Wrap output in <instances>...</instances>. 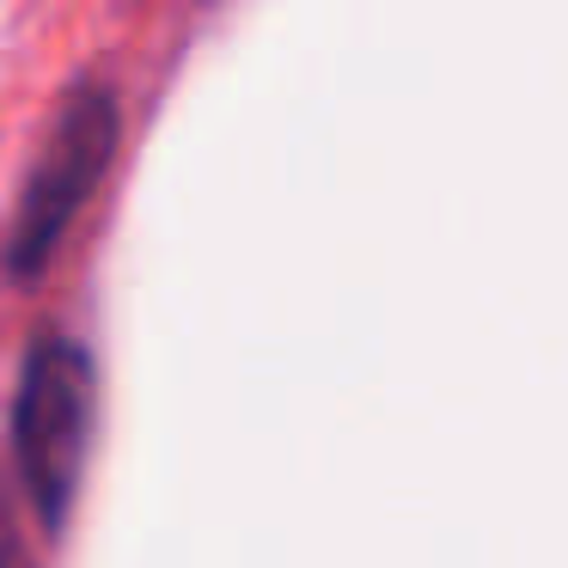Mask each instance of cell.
I'll return each mask as SVG.
<instances>
[{"mask_svg":"<svg viewBox=\"0 0 568 568\" xmlns=\"http://www.w3.org/2000/svg\"><path fill=\"white\" fill-rule=\"evenodd\" d=\"M116 135H123V111L104 80H80L74 92H62V111H55L43 148L31 153L7 233H0V275H38L55 257L68 226L80 221V209L111 172Z\"/></svg>","mask_w":568,"mask_h":568,"instance_id":"obj_1","label":"cell"},{"mask_svg":"<svg viewBox=\"0 0 568 568\" xmlns=\"http://www.w3.org/2000/svg\"><path fill=\"white\" fill-rule=\"evenodd\" d=\"M99 416V361L87 343L43 331L13 385V465L43 526H62Z\"/></svg>","mask_w":568,"mask_h":568,"instance_id":"obj_2","label":"cell"},{"mask_svg":"<svg viewBox=\"0 0 568 568\" xmlns=\"http://www.w3.org/2000/svg\"><path fill=\"white\" fill-rule=\"evenodd\" d=\"M0 568H26V556L13 544V526H7V507H0Z\"/></svg>","mask_w":568,"mask_h":568,"instance_id":"obj_3","label":"cell"}]
</instances>
